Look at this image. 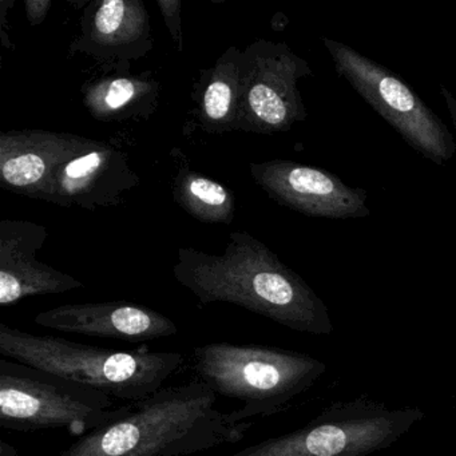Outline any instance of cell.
<instances>
[{
  "label": "cell",
  "mask_w": 456,
  "mask_h": 456,
  "mask_svg": "<svg viewBox=\"0 0 456 456\" xmlns=\"http://www.w3.org/2000/svg\"><path fill=\"white\" fill-rule=\"evenodd\" d=\"M101 156L98 153H90L81 159H74L66 167V175L70 178H84L90 173L98 169L101 165Z\"/></svg>",
  "instance_id": "obj_15"
},
{
  "label": "cell",
  "mask_w": 456,
  "mask_h": 456,
  "mask_svg": "<svg viewBox=\"0 0 456 456\" xmlns=\"http://www.w3.org/2000/svg\"><path fill=\"white\" fill-rule=\"evenodd\" d=\"M89 386L0 359V426L12 431L65 428L82 437L124 416L132 407Z\"/></svg>",
  "instance_id": "obj_4"
},
{
  "label": "cell",
  "mask_w": 456,
  "mask_h": 456,
  "mask_svg": "<svg viewBox=\"0 0 456 456\" xmlns=\"http://www.w3.org/2000/svg\"><path fill=\"white\" fill-rule=\"evenodd\" d=\"M18 451L14 445L2 440L0 442V456H17Z\"/></svg>",
  "instance_id": "obj_17"
},
{
  "label": "cell",
  "mask_w": 456,
  "mask_h": 456,
  "mask_svg": "<svg viewBox=\"0 0 456 456\" xmlns=\"http://www.w3.org/2000/svg\"><path fill=\"white\" fill-rule=\"evenodd\" d=\"M217 402V395L197 379L164 387L58 456H191L241 442L255 421L232 420Z\"/></svg>",
  "instance_id": "obj_1"
},
{
  "label": "cell",
  "mask_w": 456,
  "mask_h": 456,
  "mask_svg": "<svg viewBox=\"0 0 456 456\" xmlns=\"http://www.w3.org/2000/svg\"><path fill=\"white\" fill-rule=\"evenodd\" d=\"M191 359L194 379L218 397L241 403L229 411L237 423L289 410L327 372L317 357L261 344H204L194 348Z\"/></svg>",
  "instance_id": "obj_2"
},
{
  "label": "cell",
  "mask_w": 456,
  "mask_h": 456,
  "mask_svg": "<svg viewBox=\"0 0 456 456\" xmlns=\"http://www.w3.org/2000/svg\"><path fill=\"white\" fill-rule=\"evenodd\" d=\"M249 103L256 116L269 126L280 127L292 121L293 116L304 117V109L295 101L282 97L281 93L268 85H256L249 93Z\"/></svg>",
  "instance_id": "obj_9"
},
{
  "label": "cell",
  "mask_w": 456,
  "mask_h": 456,
  "mask_svg": "<svg viewBox=\"0 0 456 456\" xmlns=\"http://www.w3.org/2000/svg\"><path fill=\"white\" fill-rule=\"evenodd\" d=\"M0 354L105 392L118 402L134 403L164 388L185 356L146 346L117 351L74 343L57 336H37L0 322Z\"/></svg>",
  "instance_id": "obj_3"
},
{
  "label": "cell",
  "mask_w": 456,
  "mask_h": 456,
  "mask_svg": "<svg viewBox=\"0 0 456 456\" xmlns=\"http://www.w3.org/2000/svg\"><path fill=\"white\" fill-rule=\"evenodd\" d=\"M191 191L197 200L212 205V207H220V205L225 204L226 199H228L223 186L213 183V181L205 180V178H197V180L191 181Z\"/></svg>",
  "instance_id": "obj_13"
},
{
  "label": "cell",
  "mask_w": 456,
  "mask_h": 456,
  "mask_svg": "<svg viewBox=\"0 0 456 456\" xmlns=\"http://www.w3.org/2000/svg\"><path fill=\"white\" fill-rule=\"evenodd\" d=\"M424 416L419 407L391 408L360 396L333 403L301 428L233 456H372L394 447Z\"/></svg>",
  "instance_id": "obj_5"
},
{
  "label": "cell",
  "mask_w": 456,
  "mask_h": 456,
  "mask_svg": "<svg viewBox=\"0 0 456 456\" xmlns=\"http://www.w3.org/2000/svg\"><path fill=\"white\" fill-rule=\"evenodd\" d=\"M277 191L296 209L316 217L348 220L370 215L364 189L351 188L338 175L303 165L277 169Z\"/></svg>",
  "instance_id": "obj_8"
},
{
  "label": "cell",
  "mask_w": 456,
  "mask_h": 456,
  "mask_svg": "<svg viewBox=\"0 0 456 456\" xmlns=\"http://www.w3.org/2000/svg\"><path fill=\"white\" fill-rule=\"evenodd\" d=\"M440 93L444 98L445 105H447L448 111H450L451 119H452L453 127L456 132V100L444 86H440Z\"/></svg>",
  "instance_id": "obj_16"
},
{
  "label": "cell",
  "mask_w": 456,
  "mask_h": 456,
  "mask_svg": "<svg viewBox=\"0 0 456 456\" xmlns=\"http://www.w3.org/2000/svg\"><path fill=\"white\" fill-rule=\"evenodd\" d=\"M134 95V86L127 79H117L110 85L108 95H106V103L111 109H118L124 106L127 101L132 100Z\"/></svg>",
  "instance_id": "obj_14"
},
{
  "label": "cell",
  "mask_w": 456,
  "mask_h": 456,
  "mask_svg": "<svg viewBox=\"0 0 456 456\" xmlns=\"http://www.w3.org/2000/svg\"><path fill=\"white\" fill-rule=\"evenodd\" d=\"M336 73L421 156L443 167L456 154L447 125L399 76L352 47L322 38Z\"/></svg>",
  "instance_id": "obj_6"
},
{
  "label": "cell",
  "mask_w": 456,
  "mask_h": 456,
  "mask_svg": "<svg viewBox=\"0 0 456 456\" xmlns=\"http://www.w3.org/2000/svg\"><path fill=\"white\" fill-rule=\"evenodd\" d=\"M231 87L224 82H215L205 93V110L213 119H221L226 116L231 108Z\"/></svg>",
  "instance_id": "obj_11"
},
{
  "label": "cell",
  "mask_w": 456,
  "mask_h": 456,
  "mask_svg": "<svg viewBox=\"0 0 456 456\" xmlns=\"http://www.w3.org/2000/svg\"><path fill=\"white\" fill-rule=\"evenodd\" d=\"M34 322L63 333L129 343L172 338L177 325L164 314L132 304H82L44 312Z\"/></svg>",
  "instance_id": "obj_7"
},
{
  "label": "cell",
  "mask_w": 456,
  "mask_h": 456,
  "mask_svg": "<svg viewBox=\"0 0 456 456\" xmlns=\"http://www.w3.org/2000/svg\"><path fill=\"white\" fill-rule=\"evenodd\" d=\"M125 17V4L122 0H106L95 17V28L100 33L109 36L116 33Z\"/></svg>",
  "instance_id": "obj_12"
},
{
  "label": "cell",
  "mask_w": 456,
  "mask_h": 456,
  "mask_svg": "<svg viewBox=\"0 0 456 456\" xmlns=\"http://www.w3.org/2000/svg\"><path fill=\"white\" fill-rule=\"evenodd\" d=\"M45 173V162L36 154H23L9 159L2 167V175L7 183L14 186H26L41 180Z\"/></svg>",
  "instance_id": "obj_10"
}]
</instances>
